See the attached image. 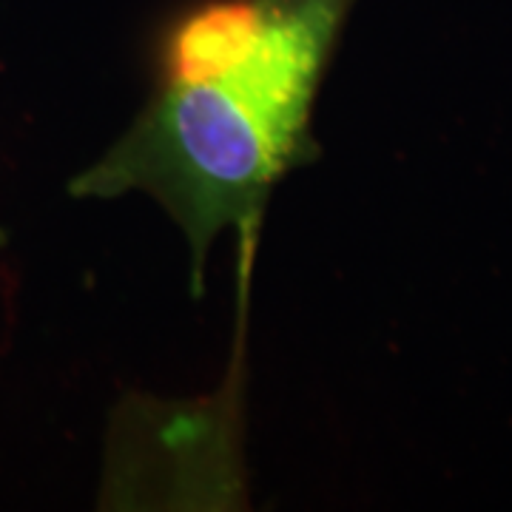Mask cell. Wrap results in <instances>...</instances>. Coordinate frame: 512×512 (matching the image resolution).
<instances>
[{"instance_id": "cell-1", "label": "cell", "mask_w": 512, "mask_h": 512, "mask_svg": "<svg viewBox=\"0 0 512 512\" xmlns=\"http://www.w3.org/2000/svg\"><path fill=\"white\" fill-rule=\"evenodd\" d=\"M356 0H194L160 26L146 103L69 191L143 194L180 228L191 291L225 231L259 239L274 188L316 160L313 109Z\"/></svg>"}, {"instance_id": "cell-2", "label": "cell", "mask_w": 512, "mask_h": 512, "mask_svg": "<svg viewBox=\"0 0 512 512\" xmlns=\"http://www.w3.org/2000/svg\"><path fill=\"white\" fill-rule=\"evenodd\" d=\"M239 365L202 399L126 393L111 410L103 510H237L248 501Z\"/></svg>"}]
</instances>
